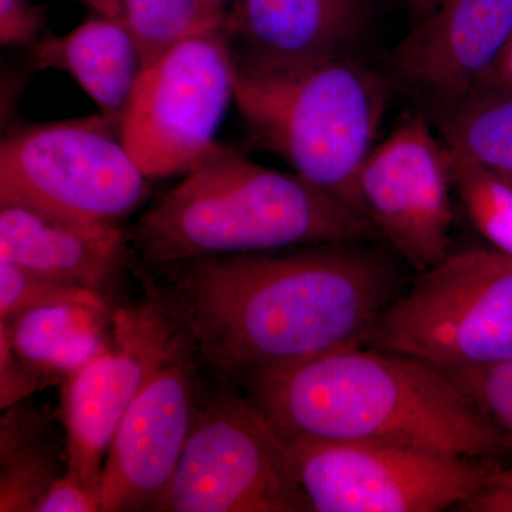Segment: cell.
Instances as JSON below:
<instances>
[{"label": "cell", "instance_id": "obj_1", "mask_svg": "<svg viewBox=\"0 0 512 512\" xmlns=\"http://www.w3.org/2000/svg\"><path fill=\"white\" fill-rule=\"evenodd\" d=\"M370 242L194 259L160 268L147 295L173 320L198 369L221 384L366 345L402 292Z\"/></svg>", "mask_w": 512, "mask_h": 512}, {"label": "cell", "instance_id": "obj_2", "mask_svg": "<svg viewBox=\"0 0 512 512\" xmlns=\"http://www.w3.org/2000/svg\"><path fill=\"white\" fill-rule=\"evenodd\" d=\"M241 382L288 440L389 444L491 461L511 451L453 377L416 357L355 346L254 370Z\"/></svg>", "mask_w": 512, "mask_h": 512}, {"label": "cell", "instance_id": "obj_3", "mask_svg": "<svg viewBox=\"0 0 512 512\" xmlns=\"http://www.w3.org/2000/svg\"><path fill=\"white\" fill-rule=\"evenodd\" d=\"M377 238L365 215L298 174L222 147L148 208L128 241L147 265L160 269L212 256Z\"/></svg>", "mask_w": 512, "mask_h": 512}, {"label": "cell", "instance_id": "obj_4", "mask_svg": "<svg viewBox=\"0 0 512 512\" xmlns=\"http://www.w3.org/2000/svg\"><path fill=\"white\" fill-rule=\"evenodd\" d=\"M389 99L387 80L356 56L276 73L235 67L234 100L256 140L362 215L359 177Z\"/></svg>", "mask_w": 512, "mask_h": 512}, {"label": "cell", "instance_id": "obj_5", "mask_svg": "<svg viewBox=\"0 0 512 512\" xmlns=\"http://www.w3.org/2000/svg\"><path fill=\"white\" fill-rule=\"evenodd\" d=\"M366 346L443 370L512 362L511 256L448 254L387 306Z\"/></svg>", "mask_w": 512, "mask_h": 512}, {"label": "cell", "instance_id": "obj_6", "mask_svg": "<svg viewBox=\"0 0 512 512\" xmlns=\"http://www.w3.org/2000/svg\"><path fill=\"white\" fill-rule=\"evenodd\" d=\"M158 512H313L288 440L228 384L201 400Z\"/></svg>", "mask_w": 512, "mask_h": 512}, {"label": "cell", "instance_id": "obj_7", "mask_svg": "<svg viewBox=\"0 0 512 512\" xmlns=\"http://www.w3.org/2000/svg\"><path fill=\"white\" fill-rule=\"evenodd\" d=\"M148 177L106 116L16 130L0 147V205L117 224L143 204Z\"/></svg>", "mask_w": 512, "mask_h": 512}, {"label": "cell", "instance_id": "obj_8", "mask_svg": "<svg viewBox=\"0 0 512 512\" xmlns=\"http://www.w3.org/2000/svg\"><path fill=\"white\" fill-rule=\"evenodd\" d=\"M227 29L188 37L144 67L120 120V137L148 178L188 174L221 150L234 100Z\"/></svg>", "mask_w": 512, "mask_h": 512}, {"label": "cell", "instance_id": "obj_9", "mask_svg": "<svg viewBox=\"0 0 512 512\" xmlns=\"http://www.w3.org/2000/svg\"><path fill=\"white\" fill-rule=\"evenodd\" d=\"M288 443L313 512L456 511L500 467L497 461L389 444Z\"/></svg>", "mask_w": 512, "mask_h": 512}, {"label": "cell", "instance_id": "obj_10", "mask_svg": "<svg viewBox=\"0 0 512 512\" xmlns=\"http://www.w3.org/2000/svg\"><path fill=\"white\" fill-rule=\"evenodd\" d=\"M111 318L109 348L70 376L62 392L67 471L99 493L107 450L128 407L158 369L188 352L173 320L148 295Z\"/></svg>", "mask_w": 512, "mask_h": 512}, {"label": "cell", "instance_id": "obj_11", "mask_svg": "<svg viewBox=\"0 0 512 512\" xmlns=\"http://www.w3.org/2000/svg\"><path fill=\"white\" fill-rule=\"evenodd\" d=\"M451 192L447 146L424 114L376 144L359 177L367 220L417 274L450 254Z\"/></svg>", "mask_w": 512, "mask_h": 512}, {"label": "cell", "instance_id": "obj_12", "mask_svg": "<svg viewBox=\"0 0 512 512\" xmlns=\"http://www.w3.org/2000/svg\"><path fill=\"white\" fill-rule=\"evenodd\" d=\"M197 370L190 353H181L130 404L101 470V512L156 511L200 407Z\"/></svg>", "mask_w": 512, "mask_h": 512}, {"label": "cell", "instance_id": "obj_13", "mask_svg": "<svg viewBox=\"0 0 512 512\" xmlns=\"http://www.w3.org/2000/svg\"><path fill=\"white\" fill-rule=\"evenodd\" d=\"M511 36L512 0H441L394 50V74L434 119L473 93Z\"/></svg>", "mask_w": 512, "mask_h": 512}, {"label": "cell", "instance_id": "obj_14", "mask_svg": "<svg viewBox=\"0 0 512 512\" xmlns=\"http://www.w3.org/2000/svg\"><path fill=\"white\" fill-rule=\"evenodd\" d=\"M372 15V0H241L225 29L238 70L276 73L356 56Z\"/></svg>", "mask_w": 512, "mask_h": 512}, {"label": "cell", "instance_id": "obj_15", "mask_svg": "<svg viewBox=\"0 0 512 512\" xmlns=\"http://www.w3.org/2000/svg\"><path fill=\"white\" fill-rule=\"evenodd\" d=\"M127 242L117 224L0 205V262L93 291L103 293L119 274Z\"/></svg>", "mask_w": 512, "mask_h": 512}, {"label": "cell", "instance_id": "obj_16", "mask_svg": "<svg viewBox=\"0 0 512 512\" xmlns=\"http://www.w3.org/2000/svg\"><path fill=\"white\" fill-rule=\"evenodd\" d=\"M35 56L40 67L69 73L101 114L119 124L144 69L136 40L121 16L87 19L67 35L39 43Z\"/></svg>", "mask_w": 512, "mask_h": 512}, {"label": "cell", "instance_id": "obj_17", "mask_svg": "<svg viewBox=\"0 0 512 512\" xmlns=\"http://www.w3.org/2000/svg\"><path fill=\"white\" fill-rule=\"evenodd\" d=\"M113 312L90 306L55 305L0 320L10 345L47 383L66 382L77 370L109 348Z\"/></svg>", "mask_w": 512, "mask_h": 512}, {"label": "cell", "instance_id": "obj_18", "mask_svg": "<svg viewBox=\"0 0 512 512\" xmlns=\"http://www.w3.org/2000/svg\"><path fill=\"white\" fill-rule=\"evenodd\" d=\"M434 121L446 146L512 185V90H478Z\"/></svg>", "mask_w": 512, "mask_h": 512}, {"label": "cell", "instance_id": "obj_19", "mask_svg": "<svg viewBox=\"0 0 512 512\" xmlns=\"http://www.w3.org/2000/svg\"><path fill=\"white\" fill-rule=\"evenodd\" d=\"M228 15L210 0H123L121 18L147 67L188 37L225 28Z\"/></svg>", "mask_w": 512, "mask_h": 512}, {"label": "cell", "instance_id": "obj_20", "mask_svg": "<svg viewBox=\"0 0 512 512\" xmlns=\"http://www.w3.org/2000/svg\"><path fill=\"white\" fill-rule=\"evenodd\" d=\"M447 153L451 185L471 225L491 249L512 258V185L454 148Z\"/></svg>", "mask_w": 512, "mask_h": 512}, {"label": "cell", "instance_id": "obj_21", "mask_svg": "<svg viewBox=\"0 0 512 512\" xmlns=\"http://www.w3.org/2000/svg\"><path fill=\"white\" fill-rule=\"evenodd\" d=\"M67 303L110 311L103 293L0 262V320L16 318L32 309Z\"/></svg>", "mask_w": 512, "mask_h": 512}, {"label": "cell", "instance_id": "obj_22", "mask_svg": "<svg viewBox=\"0 0 512 512\" xmlns=\"http://www.w3.org/2000/svg\"><path fill=\"white\" fill-rule=\"evenodd\" d=\"M62 461L66 451L57 450L50 439L0 464V511L35 512L50 485L66 473Z\"/></svg>", "mask_w": 512, "mask_h": 512}, {"label": "cell", "instance_id": "obj_23", "mask_svg": "<svg viewBox=\"0 0 512 512\" xmlns=\"http://www.w3.org/2000/svg\"><path fill=\"white\" fill-rule=\"evenodd\" d=\"M444 372L493 421L512 451V362Z\"/></svg>", "mask_w": 512, "mask_h": 512}, {"label": "cell", "instance_id": "obj_24", "mask_svg": "<svg viewBox=\"0 0 512 512\" xmlns=\"http://www.w3.org/2000/svg\"><path fill=\"white\" fill-rule=\"evenodd\" d=\"M47 386L50 384L13 352L8 332L0 326V409L2 412Z\"/></svg>", "mask_w": 512, "mask_h": 512}, {"label": "cell", "instance_id": "obj_25", "mask_svg": "<svg viewBox=\"0 0 512 512\" xmlns=\"http://www.w3.org/2000/svg\"><path fill=\"white\" fill-rule=\"evenodd\" d=\"M35 512H101L100 493L66 471L50 485Z\"/></svg>", "mask_w": 512, "mask_h": 512}, {"label": "cell", "instance_id": "obj_26", "mask_svg": "<svg viewBox=\"0 0 512 512\" xmlns=\"http://www.w3.org/2000/svg\"><path fill=\"white\" fill-rule=\"evenodd\" d=\"M43 25L42 9L30 0H0V40L3 45L32 42Z\"/></svg>", "mask_w": 512, "mask_h": 512}, {"label": "cell", "instance_id": "obj_27", "mask_svg": "<svg viewBox=\"0 0 512 512\" xmlns=\"http://www.w3.org/2000/svg\"><path fill=\"white\" fill-rule=\"evenodd\" d=\"M457 512H512V467L495 468L481 490Z\"/></svg>", "mask_w": 512, "mask_h": 512}, {"label": "cell", "instance_id": "obj_28", "mask_svg": "<svg viewBox=\"0 0 512 512\" xmlns=\"http://www.w3.org/2000/svg\"><path fill=\"white\" fill-rule=\"evenodd\" d=\"M478 90H512V36L503 53L481 77L473 92Z\"/></svg>", "mask_w": 512, "mask_h": 512}, {"label": "cell", "instance_id": "obj_29", "mask_svg": "<svg viewBox=\"0 0 512 512\" xmlns=\"http://www.w3.org/2000/svg\"><path fill=\"white\" fill-rule=\"evenodd\" d=\"M83 2L96 10L97 15L120 18L123 13V0H83Z\"/></svg>", "mask_w": 512, "mask_h": 512}, {"label": "cell", "instance_id": "obj_30", "mask_svg": "<svg viewBox=\"0 0 512 512\" xmlns=\"http://www.w3.org/2000/svg\"><path fill=\"white\" fill-rule=\"evenodd\" d=\"M440 2L441 0H407L414 22L426 18L429 13L433 12L440 5Z\"/></svg>", "mask_w": 512, "mask_h": 512}, {"label": "cell", "instance_id": "obj_31", "mask_svg": "<svg viewBox=\"0 0 512 512\" xmlns=\"http://www.w3.org/2000/svg\"><path fill=\"white\" fill-rule=\"evenodd\" d=\"M210 2L215 6V8L222 10V12H228L227 6L229 0H210Z\"/></svg>", "mask_w": 512, "mask_h": 512}]
</instances>
